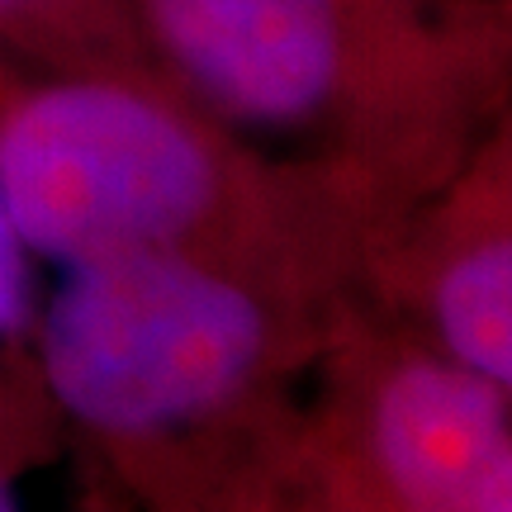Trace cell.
Here are the masks:
<instances>
[{"mask_svg": "<svg viewBox=\"0 0 512 512\" xmlns=\"http://www.w3.org/2000/svg\"><path fill=\"white\" fill-rule=\"evenodd\" d=\"M0 200L29 256L67 266L185 247L223 200L214 143L162 95L67 76L0 110Z\"/></svg>", "mask_w": 512, "mask_h": 512, "instance_id": "6da1fadb", "label": "cell"}, {"mask_svg": "<svg viewBox=\"0 0 512 512\" xmlns=\"http://www.w3.org/2000/svg\"><path fill=\"white\" fill-rule=\"evenodd\" d=\"M43 375L81 427L162 437L219 413L266 356V313L185 247L67 266L48 299Z\"/></svg>", "mask_w": 512, "mask_h": 512, "instance_id": "7a4b0ae2", "label": "cell"}, {"mask_svg": "<svg viewBox=\"0 0 512 512\" xmlns=\"http://www.w3.org/2000/svg\"><path fill=\"white\" fill-rule=\"evenodd\" d=\"M195 95L238 124L299 128L347 76V0H138Z\"/></svg>", "mask_w": 512, "mask_h": 512, "instance_id": "3957f363", "label": "cell"}, {"mask_svg": "<svg viewBox=\"0 0 512 512\" xmlns=\"http://www.w3.org/2000/svg\"><path fill=\"white\" fill-rule=\"evenodd\" d=\"M403 512H512V394L460 361H403L370 408Z\"/></svg>", "mask_w": 512, "mask_h": 512, "instance_id": "277c9868", "label": "cell"}, {"mask_svg": "<svg viewBox=\"0 0 512 512\" xmlns=\"http://www.w3.org/2000/svg\"><path fill=\"white\" fill-rule=\"evenodd\" d=\"M441 351L512 394V228L465 242L432 280Z\"/></svg>", "mask_w": 512, "mask_h": 512, "instance_id": "5b68a950", "label": "cell"}, {"mask_svg": "<svg viewBox=\"0 0 512 512\" xmlns=\"http://www.w3.org/2000/svg\"><path fill=\"white\" fill-rule=\"evenodd\" d=\"M34 313V271L10 209L0 200V337H15Z\"/></svg>", "mask_w": 512, "mask_h": 512, "instance_id": "8992f818", "label": "cell"}, {"mask_svg": "<svg viewBox=\"0 0 512 512\" xmlns=\"http://www.w3.org/2000/svg\"><path fill=\"white\" fill-rule=\"evenodd\" d=\"M81 0H0V29H19L34 19H53L62 10H72Z\"/></svg>", "mask_w": 512, "mask_h": 512, "instance_id": "52a82bcc", "label": "cell"}, {"mask_svg": "<svg viewBox=\"0 0 512 512\" xmlns=\"http://www.w3.org/2000/svg\"><path fill=\"white\" fill-rule=\"evenodd\" d=\"M0 512H19V503H15V494H10L5 479H0Z\"/></svg>", "mask_w": 512, "mask_h": 512, "instance_id": "ba28073f", "label": "cell"}]
</instances>
